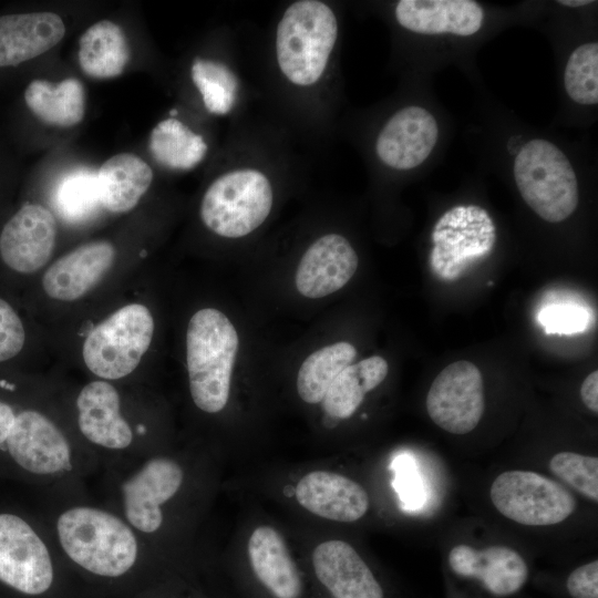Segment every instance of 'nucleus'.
<instances>
[{
  "mask_svg": "<svg viewBox=\"0 0 598 598\" xmlns=\"http://www.w3.org/2000/svg\"><path fill=\"white\" fill-rule=\"evenodd\" d=\"M299 145L268 114L234 122L220 165L200 199L203 225L228 240L255 234L270 217L280 189L306 174Z\"/></svg>",
  "mask_w": 598,
  "mask_h": 598,
  "instance_id": "2",
  "label": "nucleus"
},
{
  "mask_svg": "<svg viewBox=\"0 0 598 598\" xmlns=\"http://www.w3.org/2000/svg\"><path fill=\"white\" fill-rule=\"evenodd\" d=\"M439 136L434 116L425 109L409 105L393 112L380 127L373 145L379 162L391 171L405 172L421 165Z\"/></svg>",
  "mask_w": 598,
  "mask_h": 598,
  "instance_id": "12",
  "label": "nucleus"
},
{
  "mask_svg": "<svg viewBox=\"0 0 598 598\" xmlns=\"http://www.w3.org/2000/svg\"><path fill=\"white\" fill-rule=\"evenodd\" d=\"M54 204L62 218L70 223L91 217L102 206L96 172L80 167L65 174L55 187Z\"/></svg>",
  "mask_w": 598,
  "mask_h": 598,
  "instance_id": "31",
  "label": "nucleus"
},
{
  "mask_svg": "<svg viewBox=\"0 0 598 598\" xmlns=\"http://www.w3.org/2000/svg\"><path fill=\"white\" fill-rule=\"evenodd\" d=\"M47 545L21 517L0 514V581L25 595L45 592L53 581Z\"/></svg>",
  "mask_w": 598,
  "mask_h": 598,
  "instance_id": "10",
  "label": "nucleus"
},
{
  "mask_svg": "<svg viewBox=\"0 0 598 598\" xmlns=\"http://www.w3.org/2000/svg\"><path fill=\"white\" fill-rule=\"evenodd\" d=\"M431 420L452 434H466L480 423L485 410L480 369L466 360L445 367L433 380L425 400Z\"/></svg>",
  "mask_w": 598,
  "mask_h": 598,
  "instance_id": "9",
  "label": "nucleus"
},
{
  "mask_svg": "<svg viewBox=\"0 0 598 598\" xmlns=\"http://www.w3.org/2000/svg\"><path fill=\"white\" fill-rule=\"evenodd\" d=\"M516 186L524 202L548 223L567 219L578 206V183L567 156L551 142L534 138L514 162Z\"/></svg>",
  "mask_w": 598,
  "mask_h": 598,
  "instance_id": "5",
  "label": "nucleus"
},
{
  "mask_svg": "<svg viewBox=\"0 0 598 598\" xmlns=\"http://www.w3.org/2000/svg\"><path fill=\"white\" fill-rule=\"evenodd\" d=\"M79 63L94 79L115 78L130 61V47L122 28L102 20L87 28L79 40Z\"/></svg>",
  "mask_w": 598,
  "mask_h": 598,
  "instance_id": "28",
  "label": "nucleus"
},
{
  "mask_svg": "<svg viewBox=\"0 0 598 598\" xmlns=\"http://www.w3.org/2000/svg\"><path fill=\"white\" fill-rule=\"evenodd\" d=\"M538 318L547 334H573L586 329L589 316L579 306L553 305L543 309Z\"/></svg>",
  "mask_w": 598,
  "mask_h": 598,
  "instance_id": "34",
  "label": "nucleus"
},
{
  "mask_svg": "<svg viewBox=\"0 0 598 598\" xmlns=\"http://www.w3.org/2000/svg\"><path fill=\"white\" fill-rule=\"evenodd\" d=\"M13 409L0 401V446L6 443L16 420Z\"/></svg>",
  "mask_w": 598,
  "mask_h": 598,
  "instance_id": "38",
  "label": "nucleus"
},
{
  "mask_svg": "<svg viewBox=\"0 0 598 598\" xmlns=\"http://www.w3.org/2000/svg\"><path fill=\"white\" fill-rule=\"evenodd\" d=\"M580 396L591 412H598V371H592L585 378L580 386Z\"/></svg>",
  "mask_w": 598,
  "mask_h": 598,
  "instance_id": "37",
  "label": "nucleus"
},
{
  "mask_svg": "<svg viewBox=\"0 0 598 598\" xmlns=\"http://www.w3.org/2000/svg\"><path fill=\"white\" fill-rule=\"evenodd\" d=\"M184 473L174 460L154 457L147 461L121 486L125 518L142 533H154L163 524L161 506L182 486Z\"/></svg>",
  "mask_w": 598,
  "mask_h": 598,
  "instance_id": "13",
  "label": "nucleus"
},
{
  "mask_svg": "<svg viewBox=\"0 0 598 598\" xmlns=\"http://www.w3.org/2000/svg\"><path fill=\"white\" fill-rule=\"evenodd\" d=\"M430 256L434 272L454 279L470 262L489 254L496 241L495 225L478 206H457L447 210L432 233Z\"/></svg>",
  "mask_w": 598,
  "mask_h": 598,
  "instance_id": "8",
  "label": "nucleus"
},
{
  "mask_svg": "<svg viewBox=\"0 0 598 598\" xmlns=\"http://www.w3.org/2000/svg\"><path fill=\"white\" fill-rule=\"evenodd\" d=\"M101 205L111 213L133 209L152 185V167L133 153L116 154L96 172Z\"/></svg>",
  "mask_w": 598,
  "mask_h": 598,
  "instance_id": "25",
  "label": "nucleus"
},
{
  "mask_svg": "<svg viewBox=\"0 0 598 598\" xmlns=\"http://www.w3.org/2000/svg\"><path fill=\"white\" fill-rule=\"evenodd\" d=\"M78 424L86 440L110 450H124L133 441V432L122 417L120 395L105 381L86 384L78 395Z\"/></svg>",
  "mask_w": 598,
  "mask_h": 598,
  "instance_id": "23",
  "label": "nucleus"
},
{
  "mask_svg": "<svg viewBox=\"0 0 598 598\" xmlns=\"http://www.w3.org/2000/svg\"><path fill=\"white\" fill-rule=\"evenodd\" d=\"M59 543L68 557L85 570L103 577L127 573L138 556L132 527L106 511L75 506L56 520Z\"/></svg>",
  "mask_w": 598,
  "mask_h": 598,
  "instance_id": "3",
  "label": "nucleus"
},
{
  "mask_svg": "<svg viewBox=\"0 0 598 598\" xmlns=\"http://www.w3.org/2000/svg\"><path fill=\"white\" fill-rule=\"evenodd\" d=\"M56 239V221L42 205L24 204L0 233V257L12 270L32 274L51 257Z\"/></svg>",
  "mask_w": 598,
  "mask_h": 598,
  "instance_id": "15",
  "label": "nucleus"
},
{
  "mask_svg": "<svg viewBox=\"0 0 598 598\" xmlns=\"http://www.w3.org/2000/svg\"><path fill=\"white\" fill-rule=\"evenodd\" d=\"M228 49L220 55L194 56L188 76L208 115L236 122L246 116L254 92L241 70L238 47Z\"/></svg>",
  "mask_w": 598,
  "mask_h": 598,
  "instance_id": "11",
  "label": "nucleus"
},
{
  "mask_svg": "<svg viewBox=\"0 0 598 598\" xmlns=\"http://www.w3.org/2000/svg\"><path fill=\"white\" fill-rule=\"evenodd\" d=\"M448 565L458 576L478 579L496 596L513 595L528 577L523 557L506 546L475 549L464 544L456 545L448 553Z\"/></svg>",
  "mask_w": 598,
  "mask_h": 598,
  "instance_id": "19",
  "label": "nucleus"
},
{
  "mask_svg": "<svg viewBox=\"0 0 598 598\" xmlns=\"http://www.w3.org/2000/svg\"><path fill=\"white\" fill-rule=\"evenodd\" d=\"M114 258L115 249L110 241L83 244L49 267L42 278L43 289L53 299L76 300L99 283Z\"/></svg>",
  "mask_w": 598,
  "mask_h": 598,
  "instance_id": "17",
  "label": "nucleus"
},
{
  "mask_svg": "<svg viewBox=\"0 0 598 598\" xmlns=\"http://www.w3.org/2000/svg\"><path fill=\"white\" fill-rule=\"evenodd\" d=\"M389 364L372 355L346 367L332 381L323 398L324 412L336 419H349L359 409L368 392L386 378Z\"/></svg>",
  "mask_w": 598,
  "mask_h": 598,
  "instance_id": "29",
  "label": "nucleus"
},
{
  "mask_svg": "<svg viewBox=\"0 0 598 598\" xmlns=\"http://www.w3.org/2000/svg\"><path fill=\"white\" fill-rule=\"evenodd\" d=\"M6 444L12 460L31 474L49 476L71 467L66 437L38 411L24 410L16 415Z\"/></svg>",
  "mask_w": 598,
  "mask_h": 598,
  "instance_id": "14",
  "label": "nucleus"
},
{
  "mask_svg": "<svg viewBox=\"0 0 598 598\" xmlns=\"http://www.w3.org/2000/svg\"><path fill=\"white\" fill-rule=\"evenodd\" d=\"M394 18L401 28L414 33L470 37L481 30L484 10L472 0H400Z\"/></svg>",
  "mask_w": 598,
  "mask_h": 598,
  "instance_id": "21",
  "label": "nucleus"
},
{
  "mask_svg": "<svg viewBox=\"0 0 598 598\" xmlns=\"http://www.w3.org/2000/svg\"><path fill=\"white\" fill-rule=\"evenodd\" d=\"M340 33L334 3L291 0L264 37L257 69L266 113L306 147H324L333 130Z\"/></svg>",
  "mask_w": 598,
  "mask_h": 598,
  "instance_id": "1",
  "label": "nucleus"
},
{
  "mask_svg": "<svg viewBox=\"0 0 598 598\" xmlns=\"http://www.w3.org/2000/svg\"><path fill=\"white\" fill-rule=\"evenodd\" d=\"M568 96L576 103L592 105L598 102V43L579 45L570 54L564 73Z\"/></svg>",
  "mask_w": 598,
  "mask_h": 598,
  "instance_id": "32",
  "label": "nucleus"
},
{
  "mask_svg": "<svg viewBox=\"0 0 598 598\" xmlns=\"http://www.w3.org/2000/svg\"><path fill=\"white\" fill-rule=\"evenodd\" d=\"M298 503L310 513L342 523L360 519L369 508V496L355 481L329 471H313L296 486Z\"/></svg>",
  "mask_w": 598,
  "mask_h": 598,
  "instance_id": "20",
  "label": "nucleus"
},
{
  "mask_svg": "<svg viewBox=\"0 0 598 598\" xmlns=\"http://www.w3.org/2000/svg\"><path fill=\"white\" fill-rule=\"evenodd\" d=\"M312 565L318 580L334 598H384L369 566L343 540L319 544L312 553Z\"/></svg>",
  "mask_w": 598,
  "mask_h": 598,
  "instance_id": "18",
  "label": "nucleus"
},
{
  "mask_svg": "<svg viewBox=\"0 0 598 598\" xmlns=\"http://www.w3.org/2000/svg\"><path fill=\"white\" fill-rule=\"evenodd\" d=\"M592 0H559L558 3L566 7H582L590 3H595Z\"/></svg>",
  "mask_w": 598,
  "mask_h": 598,
  "instance_id": "39",
  "label": "nucleus"
},
{
  "mask_svg": "<svg viewBox=\"0 0 598 598\" xmlns=\"http://www.w3.org/2000/svg\"><path fill=\"white\" fill-rule=\"evenodd\" d=\"M566 586L573 598H598V560L576 568Z\"/></svg>",
  "mask_w": 598,
  "mask_h": 598,
  "instance_id": "36",
  "label": "nucleus"
},
{
  "mask_svg": "<svg viewBox=\"0 0 598 598\" xmlns=\"http://www.w3.org/2000/svg\"><path fill=\"white\" fill-rule=\"evenodd\" d=\"M358 265V254L346 236L322 234L300 258L295 280L297 290L310 299L329 296L349 282Z\"/></svg>",
  "mask_w": 598,
  "mask_h": 598,
  "instance_id": "16",
  "label": "nucleus"
},
{
  "mask_svg": "<svg viewBox=\"0 0 598 598\" xmlns=\"http://www.w3.org/2000/svg\"><path fill=\"white\" fill-rule=\"evenodd\" d=\"M25 333L19 316L0 298V362L16 357L23 348Z\"/></svg>",
  "mask_w": 598,
  "mask_h": 598,
  "instance_id": "35",
  "label": "nucleus"
},
{
  "mask_svg": "<svg viewBox=\"0 0 598 598\" xmlns=\"http://www.w3.org/2000/svg\"><path fill=\"white\" fill-rule=\"evenodd\" d=\"M23 101L34 116L54 126H74L85 114L84 87L75 78L58 83L34 79L25 86Z\"/></svg>",
  "mask_w": 598,
  "mask_h": 598,
  "instance_id": "27",
  "label": "nucleus"
},
{
  "mask_svg": "<svg viewBox=\"0 0 598 598\" xmlns=\"http://www.w3.org/2000/svg\"><path fill=\"white\" fill-rule=\"evenodd\" d=\"M248 556L257 579L276 598H300L302 581L287 545L277 529L259 526L248 540Z\"/></svg>",
  "mask_w": 598,
  "mask_h": 598,
  "instance_id": "24",
  "label": "nucleus"
},
{
  "mask_svg": "<svg viewBox=\"0 0 598 598\" xmlns=\"http://www.w3.org/2000/svg\"><path fill=\"white\" fill-rule=\"evenodd\" d=\"M148 148L156 163L164 168L189 172L206 159L210 145L204 134L178 118L177 111L173 110L171 116L153 127Z\"/></svg>",
  "mask_w": 598,
  "mask_h": 598,
  "instance_id": "26",
  "label": "nucleus"
},
{
  "mask_svg": "<svg viewBox=\"0 0 598 598\" xmlns=\"http://www.w3.org/2000/svg\"><path fill=\"white\" fill-rule=\"evenodd\" d=\"M355 357V348L346 341L312 352L302 362L297 375V391L301 400L310 404L321 402L336 377Z\"/></svg>",
  "mask_w": 598,
  "mask_h": 598,
  "instance_id": "30",
  "label": "nucleus"
},
{
  "mask_svg": "<svg viewBox=\"0 0 598 598\" xmlns=\"http://www.w3.org/2000/svg\"><path fill=\"white\" fill-rule=\"evenodd\" d=\"M64 34V22L53 12L1 14L0 69L21 65L48 52Z\"/></svg>",
  "mask_w": 598,
  "mask_h": 598,
  "instance_id": "22",
  "label": "nucleus"
},
{
  "mask_svg": "<svg viewBox=\"0 0 598 598\" xmlns=\"http://www.w3.org/2000/svg\"><path fill=\"white\" fill-rule=\"evenodd\" d=\"M549 470L589 499L598 501V458L574 452H559L549 461Z\"/></svg>",
  "mask_w": 598,
  "mask_h": 598,
  "instance_id": "33",
  "label": "nucleus"
},
{
  "mask_svg": "<svg viewBox=\"0 0 598 598\" xmlns=\"http://www.w3.org/2000/svg\"><path fill=\"white\" fill-rule=\"evenodd\" d=\"M153 333L154 320L147 307L124 306L87 334L83 343L84 363L100 378H124L138 365Z\"/></svg>",
  "mask_w": 598,
  "mask_h": 598,
  "instance_id": "6",
  "label": "nucleus"
},
{
  "mask_svg": "<svg viewBox=\"0 0 598 598\" xmlns=\"http://www.w3.org/2000/svg\"><path fill=\"white\" fill-rule=\"evenodd\" d=\"M491 499L508 519L528 526H548L567 519L577 503L554 480L532 471H506L492 483Z\"/></svg>",
  "mask_w": 598,
  "mask_h": 598,
  "instance_id": "7",
  "label": "nucleus"
},
{
  "mask_svg": "<svg viewBox=\"0 0 598 598\" xmlns=\"http://www.w3.org/2000/svg\"><path fill=\"white\" fill-rule=\"evenodd\" d=\"M239 339L231 321L215 308L195 312L187 327L190 395L198 409L220 412L227 404Z\"/></svg>",
  "mask_w": 598,
  "mask_h": 598,
  "instance_id": "4",
  "label": "nucleus"
}]
</instances>
